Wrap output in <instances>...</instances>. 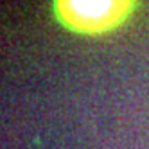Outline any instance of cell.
Here are the masks:
<instances>
[{
  "label": "cell",
  "mask_w": 149,
  "mask_h": 149,
  "mask_svg": "<svg viewBox=\"0 0 149 149\" xmlns=\"http://www.w3.org/2000/svg\"><path fill=\"white\" fill-rule=\"evenodd\" d=\"M136 7V0H54L58 22L83 36H101L119 29Z\"/></svg>",
  "instance_id": "6da1fadb"
}]
</instances>
